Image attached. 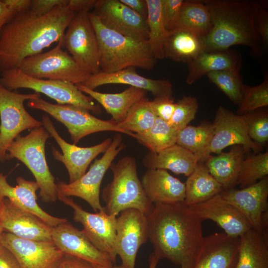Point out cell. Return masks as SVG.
Returning a JSON list of instances; mask_svg holds the SVG:
<instances>
[{
	"instance_id": "obj_40",
	"label": "cell",
	"mask_w": 268,
	"mask_h": 268,
	"mask_svg": "<svg viewBox=\"0 0 268 268\" xmlns=\"http://www.w3.org/2000/svg\"><path fill=\"white\" fill-rule=\"evenodd\" d=\"M239 69H227L208 73L209 80L215 84L234 104L241 100L245 84Z\"/></svg>"
},
{
	"instance_id": "obj_51",
	"label": "cell",
	"mask_w": 268,
	"mask_h": 268,
	"mask_svg": "<svg viewBox=\"0 0 268 268\" xmlns=\"http://www.w3.org/2000/svg\"><path fill=\"white\" fill-rule=\"evenodd\" d=\"M121 2L137 13L145 19L147 17L146 0H120Z\"/></svg>"
},
{
	"instance_id": "obj_24",
	"label": "cell",
	"mask_w": 268,
	"mask_h": 268,
	"mask_svg": "<svg viewBox=\"0 0 268 268\" xmlns=\"http://www.w3.org/2000/svg\"><path fill=\"white\" fill-rule=\"evenodd\" d=\"M109 84L130 85L150 92L155 98L172 97V84L167 79H153L139 75L135 67H128L115 72L100 71L91 75L83 83L86 87L94 90L97 87Z\"/></svg>"
},
{
	"instance_id": "obj_8",
	"label": "cell",
	"mask_w": 268,
	"mask_h": 268,
	"mask_svg": "<svg viewBox=\"0 0 268 268\" xmlns=\"http://www.w3.org/2000/svg\"><path fill=\"white\" fill-rule=\"evenodd\" d=\"M63 47L62 38L51 50L26 58L17 68L36 78L67 81L75 85L83 83L91 75L63 50Z\"/></svg>"
},
{
	"instance_id": "obj_58",
	"label": "cell",
	"mask_w": 268,
	"mask_h": 268,
	"mask_svg": "<svg viewBox=\"0 0 268 268\" xmlns=\"http://www.w3.org/2000/svg\"></svg>"
},
{
	"instance_id": "obj_6",
	"label": "cell",
	"mask_w": 268,
	"mask_h": 268,
	"mask_svg": "<svg viewBox=\"0 0 268 268\" xmlns=\"http://www.w3.org/2000/svg\"><path fill=\"white\" fill-rule=\"evenodd\" d=\"M50 136L43 126L34 128L25 136L18 135L8 146L5 155V159L16 158L29 169L39 186L41 200L46 203L58 199L55 178L45 156V144Z\"/></svg>"
},
{
	"instance_id": "obj_44",
	"label": "cell",
	"mask_w": 268,
	"mask_h": 268,
	"mask_svg": "<svg viewBox=\"0 0 268 268\" xmlns=\"http://www.w3.org/2000/svg\"><path fill=\"white\" fill-rule=\"evenodd\" d=\"M183 0H162V12L165 28L168 33L177 29Z\"/></svg>"
},
{
	"instance_id": "obj_19",
	"label": "cell",
	"mask_w": 268,
	"mask_h": 268,
	"mask_svg": "<svg viewBox=\"0 0 268 268\" xmlns=\"http://www.w3.org/2000/svg\"><path fill=\"white\" fill-rule=\"evenodd\" d=\"M94 13L108 28L133 38L147 40L146 19L120 0H97Z\"/></svg>"
},
{
	"instance_id": "obj_42",
	"label": "cell",
	"mask_w": 268,
	"mask_h": 268,
	"mask_svg": "<svg viewBox=\"0 0 268 268\" xmlns=\"http://www.w3.org/2000/svg\"><path fill=\"white\" fill-rule=\"evenodd\" d=\"M250 138L263 146L268 141V112L265 108L244 115Z\"/></svg>"
},
{
	"instance_id": "obj_55",
	"label": "cell",
	"mask_w": 268,
	"mask_h": 268,
	"mask_svg": "<svg viewBox=\"0 0 268 268\" xmlns=\"http://www.w3.org/2000/svg\"><path fill=\"white\" fill-rule=\"evenodd\" d=\"M94 268H125L122 265L120 266H113L112 267H106L94 265Z\"/></svg>"
},
{
	"instance_id": "obj_35",
	"label": "cell",
	"mask_w": 268,
	"mask_h": 268,
	"mask_svg": "<svg viewBox=\"0 0 268 268\" xmlns=\"http://www.w3.org/2000/svg\"><path fill=\"white\" fill-rule=\"evenodd\" d=\"M213 134L214 127L211 123L187 126L178 131L176 144L194 153L199 162H202L207 158V150Z\"/></svg>"
},
{
	"instance_id": "obj_57",
	"label": "cell",
	"mask_w": 268,
	"mask_h": 268,
	"mask_svg": "<svg viewBox=\"0 0 268 268\" xmlns=\"http://www.w3.org/2000/svg\"><path fill=\"white\" fill-rule=\"evenodd\" d=\"M1 201H1V200H0V203H1Z\"/></svg>"
},
{
	"instance_id": "obj_25",
	"label": "cell",
	"mask_w": 268,
	"mask_h": 268,
	"mask_svg": "<svg viewBox=\"0 0 268 268\" xmlns=\"http://www.w3.org/2000/svg\"><path fill=\"white\" fill-rule=\"evenodd\" d=\"M17 185H10L6 177L0 173V200L6 198L16 207L35 215L51 227L56 226L67 220L53 216L44 211L37 202L36 191L39 189L36 181L22 177L16 178Z\"/></svg>"
},
{
	"instance_id": "obj_43",
	"label": "cell",
	"mask_w": 268,
	"mask_h": 268,
	"mask_svg": "<svg viewBox=\"0 0 268 268\" xmlns=\"http://www.w3.org/2000/svg\"><path fill=\"white\" fill-rule=\"evenodd\" d=\"M199 108L197 99L192 96H184L176 102V108L168 124L179 131L195 118Z\"/></svg>"
},
{
	"instance_id": "obj_3",
	"label": "cell",
	"mask_w": 268,
	"mask_h": 268,
	"mask_svg": "<svg viewBox=\"0 0 268 268\" xmlns=\"http://www.w3.org/2000/svg\"><path fill=\"white\" fill-rule=\"evenodd\" d=\"M211 18L209 33L202 38L206 52L243 45L259 52L261 44L255 25L258 10L266 2L256 0H204Z\"/></svg>"
},
{
	"instance_id": "obj_47",
	"label": "cell",
	"mask_w": 268,
	"mask_h": 268,
	"mask_svg": "<svg viewBox=\"0 0 268 268\" xmlns=\"http://www.w3.org/2000/svg\"><path fill=\"white\" fill-rule=\"evenodd\" d=\"M255 25L261 44L266 48L268 45V12L266 7L260 8L257 11Z\"/></svg>"
},
{
	"instance_id": "obj_2",
	"label": "cell",
	"mask_w": 268,
	"mask_h": 268,
	"mask_svg": "<svg viewBox=\"0 0 268 268\" xmlns=\"http://www.w3.org/2000/svg\"><path fill=\"white\" fill-rule=\"evenodd\" d=\"M75 14L61 6L42 16L29 9L14 15L0 33V74L60 41Z\"/></svg>"
},
{
	"instance_id": "obj_37",
	"label": "cell",
	"mask_w": 268,
	"mask_h": 268,
	"mask_svg": "<svg viewBox=\"0 0 268 268\" xmlns=\"http://www.w3.org/2000/svg\"><path fill=\"white\" fill-rule=\"evenodd\" d=\"M178 132L168 123L157 117L149 130L142 134H134V138L150 152L158 153L176 144Z\"/></svg>"
},
{
	"instance_id": "obj_1",
	"label": "cell",
	"mask_w": 268,
	"mask_h": 268,
	"mask_svg": "<svg viewBox=\"0 0 268 268\" xmlns=\"http://www.w3.org/2000/svg\"><path fill=\"white\" fill-rule=\"evenodd\" d=\"M147 217L148 239L159 260L192 268L202 244V221L184 201L154 204Z\"/></svg>"
},
{
	"instance_id": "obj_52",
	"label": "cell",
	"mask_w": 268,
	"mask_h": 268,
	"mask_svg": "<svg viewBox=\"0 0 268 268\" xmlns=\"http://www.w3.org/2000/svg\"><path fill=\"white\" fill-rule=\"evenodd\" d=\"M8 7L15 14L28 10L31 0H3Z\"/></svg>"
},
{
	"instance_id": "obj_5",
	"label": "cell",
	"mask_w": 268,
	"mask_h": 268,
	"mask_svg": "<svg viewBox=\"0 0 268 268\" xmlns=\"http://www.w3.org/2000/svg\"><path fill=\"white\" fill-rule=\"evenodd\" d=\"M113 173L112 181L102 190L105 203L103 210L115 216L127 209L135 208L146 216L154 207L146 197L139 179L135 158L126 156L110 167Z\"/></svg>"
},
{
	"instance_id": "obj_29",
	"label": "cell",
	"mask_w": 268,
	"mask_h": 268,
	"mask_svg": "<svg viewBox=\"0 0 268 268\" xmlns=\"http://www.w3.org/2000/svg\"><path fill=\"white\" fill-rule=\"evenodd\" d=\"M199 162L194 153L177 144L158 153L149 151L142 159V164L147 169L169 170L187 177Z\"/></svg>"
},
{
	"instance_id": "obj_32",
	"label": "cell",
	"mask_w": 268,
	"mask_h": 268,
	"mask_svg": "<svg viewBox=\"0 0 268 268\" xmlns=\"http://www.w3.org/2000/svg\"><path fill=\"white\" fill-rule=\"evenodd\" d=\"M236 268H268L267 234L251 229L240 237Z\"/></svg>"
},
{
	"instance_id": "obj_14",
	"label": "cell",
	"mask_w": 268,
	"mask_h": 268,
	"mask_svg": "<svg viewBox=\"0 0 268 268\" xmlns=\"http://www.w3.org/2000/svg\"><path fill=\"white\" fill-rule=\"evenodd\" d=\"M218 196L221 200L237 208L252 229L268 234V176L244 188L223 190Z\"/></svg>"
},
{
	"instance_id": "obj_53",
	"label": "cell",
	"mask_w": 268,
	"mask_h": 268,
	"mask_svg": "<svg viewBox=\"0 0 268 268\" xmlns=\"http://www.w3.org/2000/svg\"><path fill=\"white\" fill-rule=\"evenodd\" d=\"M15 15L8 7L3 0H0V33L4 25Z\"/></svg>"
},
{
	"instance_id": "obj_20",
	"label": "cell",
	"mask_w": 268,
	"mask_h": 268,
	"mask_svg": "<svg viewBox=\"0 0 268 268\" xmlns=\"http://www.w3.org/2000/svg\"><path fill=\"white\" fill-rule=\"evenodd\" d=\"M0 224L4 231L21 238L38 241H52V227L34 214L3 199L0 205Z\"/></svg>"
},
{
	"instance_id": "obj_38",
	"label": "cell",
	"mask_w": 268,
	"mask_h": 268,
	"mask_svg": "<svg viewBox=\"0 0 268 268\" xmlns=\"http://www.w3.org/2000/svg\"><path fill=\"white\" fill-rule=\"evenodd\" d=\"M156 118L150 101L144 97L131 107L123 121L116 125L123 130L139 134L149 130Z\"/></svg>"
},
{
	"instance_id": "obj_49",
	"label": "cell",
	"mask_w": 268,
	"mask_h": 268,
	"mask_svg": "<svg viewBox=\"0 0 268 268\" xmlns=\"http://www.w3.org/2000/svg\"><path fill=\"white\" fill-rule=\"evenodd\" d=\"M0 268H21L12 253L6 248H0Z\"/></svg>"
},
{
	"instance_id": "obj_15",
	"label": "cell",
	"mask_w": 268,
	"mask_h": 268,
	"mask_svg": "<svg viewBox=\"0 0 268 268\" xmlns=\"http://www.w3.org/2000/svg\"><path fill=\"white\" fill-rule=\"evenodd\" d=\"M116 251L125 268H135L140 247L148 239L146 216L135 208L121 211L116 219Z\"/></svg>"
},
{
	"instance_id": "obj_45",
	"label": "cell",
	"mask_w": 268,
	"mask_h": 268,
	"mask_svg": "<svg viewBox=\"0 0 268 268\" xmlns=\"http://www.w3.org/2000/svg\"><path fill=\"white\" fill-rule=\"evenodd\" d=\"M150 106L157 117L168 123L176 108L173 97H156L150 101Z\"/></svg>"
},
{
	"instance_id": "obj_10",
	"label": "cell",
	"mask_w": 268,
	"mask_h": 268,
	"mask_svg": "<svg viewBox=\"0 0 268 268\" xmlns=\"http://www.w3.org/2000/svg\"><path fill=\"white\" fill-rule=\"evenodd\" d=\"M40 94L16 93L0 83V161L5 160L7 149L19 134L27 129L43 126L26 110V100L40 98Z\"/></svg>"
},
{
	"instance_id": "obj_50",
	"label": "cell",
	"mask_w": 268,
	"mask_h": 268,
	"mask_svg": "<svg viewBox=\"0 0 268 268\" xmlns=\"http://www.w3.org/2000/svg\"><path fill=\"white\" fill-rule=\"evenodd\" d=\"M97 0H68L67 6L75 13L94 8Z\"/></svg>"
},
{
	"instance_id": "obj_27",
	"label": "cell",
	"mask_w": 268,
	"mask_h": 268,
	"mask_svg": "<svg viewBox=\"0 0 268 268\" xmlns=\"http://www.w3.org/2000/svg\"><path fill=\"white\" fill-rule=\"evenodd\" d=\"M242 59L235 50L206 52L189 62V72L186 82L192 84L208 73L227 69H240Z\"/></svg>"
},
{
	"instance_id": "obj_23",
	"label": "cell",
	"mask_w": 268,
	"mask_h": 268,
	"mask_svg": "<svg viewBox=\"0 0 268 268\" xmlns=\"http://www.w3.org/2000/svg\"><path fill=\"white\" fill-rule=\"evenodd\" d=\"M189 207L202 221H213L229 236L240 238L252 229L240 211L233 205L221 200L218 195Z\"/></svg>"
},
{
	"instance_id": "obj_18",
	"label": "cell",
	"mask_w": 268,
	"mask_h": 268,
	"mask_svg": "<svg viewBox=\"0 0 268 268\" xmlns=\"http://www.w3.org/2000/svg\"><path fill=\"white\" fill-rule=\"evenodd\" d=\"M1 244L12 253L21 268H57L65 255L53 241L25 239L7 232L2 234Z\"/></svg>"
},
{
	"instance_id": "obj_22",
	"label": "cell",
	"mask_w": 268,
	"mask_h": 268,
	"mask_svg": "<svg viewBox=\"0 0 268 268\" xmlns=\"http://www.w3.org/2000/svg\"><path fill=\"white\" fill-rule=\"evenodd\" d=\"M240 238L225 233L204 237L192 268H236Z\"/></svg>"
},
{
	"instance_id": "obj_41",
	"label": "cell",
	"mask_w": 268,
	"mask_h": 268,
	"mask_svg": "<svg viewBox=\"0 0 268 268\" xmlns=\"http://www.w3.org/2000/svg\"><path fill=\"white\" fill-rule=\"evenodd\" d=\"M268 106V78L266 76L263 82L251 87L244 85L242 97L238 104L236 114L244 115Z\"/></svg>"
},
{
	"instance_id": "obj_46",
	"label": "cell",
	"mask_w": 268,
	"mask_h": 268,
	"mask_svg": "<svg viewBox=\"0 0 268 268\" xmlns=\"http://www.w3.org/2000/svg\"><path fill=\"white\" fill-rule=\"evenodd\" d=\"M68 0H31L30 11L35 15L42 16L57 6H67Z\"/></svg>"
},
{
	"instance_id": "obj_26",
	"label": "cell",
	"mask_w": 268,
	"mask_h": 268,
	"mask_svg": "<svg viewBox=\"0 0 268 268\" xmlns=\"http://www.w3.org/2000/svg\"><path fill=\"white\" fill-rule=\"evenodd\" d=\"M144 192L153 203L184 201L185 184L161 169H147L140 181Z\"/></svg>"
},
{
	"instance_id": "obj_17",
	"label": "cell",
	"mask_w": 268,
	"mask_h": 268,
	"mask_svg": "<svg viewBox=\"0 0 268 268\" xmlns=\"http://www.w3.org/2000/svg\"><path fill=\"white\" fill-rule=\"evenodd\" d=\"M214 134L208 145L207 157L211 153L219 154L230 146L240 145L248 152L258 153L263 146L253 141L249 136L244 115H239L220 106L213 123Z\"/></svg>"
},
{
	"instance_id": "obj_16",
	"label": "cell",
	"mask_w": 268,
	"mask_h": 268,
	"mask_svg": "<svg viewBox=\"0 0 268 268\" xmlns=\"http://www.w3.org/2000/svg\"><path fill=\"white\" fill-rule=\"evenodd\" d=\"M42 123L44 128L55 139L62 150V154L52 147V154L54 158L62 162L67 168L69 183L75 181L83 175L91 161L100 153H104L112 141V138L109 137L94 146L79 147L65 141L60 136L48 116H43Z\"/></svg>"
},
{
	"instance_id": "obj_33",
	"label": "cell",
	"mask_w": 268,
	"mask_h": 268,
	"mask_svg": "<svg viewBox=\"0 0 268 268\" xmlns=\"http://www.w3.org/2000/svg\"><path fill=\"white\" fill-rule=\"evenodd\" d=\"M185 184L184 202L188 206L208 200L223 190L202 162L198 163Z\"/></svg>"
},
{
	"instance_id": "obj_12",
	"label": "cell",
	"mask_w": 268,
	"mask_h": 268,
	"mask_svg": "<svg viewBox=\"0 0 268 268\" xmlns=\"http://www.w3.org/2000/svg\"><path fill=\"white\" fill-rule=\"evenodd\" d=\"M89 11L76 13L63 38V46L76 63L90 75L101 71L100 50Z\"/></svg>"
},
{
	"instance_id": "obj_11",
	"label": "cell",
	"mask_w": 268,
	"mask_h": 268,
	"mask_svg": "<svg viewBox=\"0 0 268 268\" xmlns=\"http://www.w3.org/2000/svg\"><path fill=\"white\" fill-rule=\"evenodd\" d=\"M125 147L122 134H116L103 156L96 159L80 178L68 184L64 182L56 184L58 195L78 197L86 201L95 212L101 210L100 192L102 180L114 159Z\"/></svg>"
},
{
	"instance_id": "obj_31",
	"label": "cell",
	"mask_w": 268,
	"mask_h": 268,
	"mask_svg": "<svg viewBox=\"0 0 268 268\" xmlns=\"http://www.w3.org/2000/svg\"><path fill=\"white\" fill-rule=\"evenodd\" d=\"M205 50L201 37L180 29L168 33L164 46V58L187 64Z\"/></svg>"
},
{
	"instance_id": "obj_30",
	"label": "cell",
	"mask_w": 268,
	"mask_h": 268,
	"mask_svg": "<svg viewBox=\"0 0 268 268\" xmlns=\"http://www.w3.org/2000/svg\"><path fill=\"white\" fill-rule=\"evenodd\" d=\"M246 153L243 146L234 145L228 152L209 155L203 164L223 190H228L237 185L240 165Z\"/></svg>"
},
{
	"instance_id": "obj_4",
	"label": "cell",
	"mask_w": 268,
	"mask_h": 268,
	"mask_svg": "<svg viewBox=\"0 0 268 268\" xmlns=\"http://www.w3.org/2000/svg\"><path fill=\"white\" fill-rule=\"evenodd\" d=\"M89 17L95 31L100 50L101 71L115 72L128 67L151 70L157 60L147 40L128 37L105 26L92 12Z\"/></svg>"
},
{
	"instance_id": "obj_7",
	"label": "cell",
	"mask_w": 268,
	"mask_h": 268,
	"mask_svg": "<svg viewBox=\"0 0 268 268\" xmlns=\"http://www.w3.org/2000/svg\"><path fill=\"white\" fill-rule=\"evenodd\" d=\"M0 83L9 90L27 88L44 94L59 104L78 106L99 114L100 107L93 99L81 92L75 84L67 81L39 79L30 76L15 68L1 73Z\"/></svg>"
},
{
	"instance_id": "obj_39",
	"label": "cell",
	"mask_w": 268,
	"mask_h": 268,
	"mask_svg": "<svg viewBox=\"0 0 268 268\" xmlns=\"http://www.w3.org/2000/svg\"><path fill=\"white\" fill-rule=\"evenodd\" d=\"M268 175V152L245 158L241 162L237 185L240 189L251 186Z\"/></svg>"
},
{
	"instance_id": "obj_13",
	"label": "cell",
	"mask_w": 268,
	"mask_h": 268,
	"mask_svg": "<svg viewBox=\"0 0 268 268\" xmlns=\"http://www.w3.org/2000/svg\"><path fill=\"white\" fill-rule=\"evenodd\" d=\"M58 199L72 208L73 220L82 225V230L92 245L115 264L117 216L107 214L103 209L95 213L89 212L67 197L58 195Z\"/></svg>"
},
{
	"instance_id": "obj_36",
	"label": "cell",
	"mask_w": 268,
	"mask_h": 268,
	"mask_svg": "<svg viewBox=\"0 0 268 268\" xmlns=\"http://www.w3.org/2000/svg\"><path fill=\"white\" fill-rule=\"evenodd\" d=\"M147 6L148 42L155 59L164 58V46L168 34L163 19L162 0H146Z\"/></svg>"
},
{
	"instance_id": "obj_9",
	"label": "cell",
	"mask_w": 268,
	"mask_h": 268,
	"mask_svg": "<svg viewBox=\"0 0 268 268\" xmlns=\"http://www.w3.org/2000/svg\"><path fill=\"white\" fill-rule=\"evenodd\" d=\"M27 105L31 108L49 114L63 123L67 128L74 144L85 136L100 132H116L134 136V133L121 129L111 120L99 119L88 110L78 106L52 104L40 98L28 100Z\"/></svg>"
},
{
	"instance_id": "obj_48",
	"label": "cell",
	"mask_w": 268,
	"mask_h": 268,
	"mask_svg": "<svg viewBox=\"0 0 268 268\" xmlns=\"http://www.w3.org/2000/svg\"><path fill=\"white\" fill-rule=\"evenodd\" d=\"M57 268H94V265L83 259L65 254Z\"/></svg>"
},
{
	"instance_id": "obj_21",
	"label": "cell",
	"mask_w": 268,
	"mask_h": 268,
	"mask_svg": "<svg viewBox=\"0 0 268 268\" xmlns=\"http://www.w3.org/2000/svg\"><path fill=\"white\" fill-rule=\"evenodd\" d=\"M52 241L64 254L87 261L93 265L112 267L110 257L98 250L83 230L74 227L68 221L52 227Z\"/></svg>"
},
{
	"instance_id": "obj_56",
	"label": "cell",
	"mask_w": 268,
	"mask_h": 268,
	"mask_svg": "<svg viewBox=\"0 0 268 268\" xmlns=\"http://www.w3.org/2000/svg\"><path fill=\"white\" fill-rule=\"evenodd\" d=\"M4 232V229L3 227H2L1 225L0 224V248L2 247L1 244V236L2 233Z\"/></svg>"
},
{
	"instance_id": "obj_34",
	"label": "cell",
	"mask_w": 268,
	"mask_h": 268,
	"mask_svg": "<svg viewBox=\"0 0 268 268\" xmlns=\"http://www.w3.org/2000/svg\"><path fill=\"white\" fill-rule=\"evenodd\" d=\"M211 28L210 15L202 0H184L177 29L185 30L203 38Z\"/></svg>"
},
{
	"instance_id": "obj_28",
	"label": "cell",
	"mask_w": 268,
	"mask_h": 268,
	"mask_svg": "<svg viewBox=\"0 0 268 268\" xmlns=\"http://www.w3.org/2000/svg\"><path fill=\"white\" fill-rule=\"evenodd\" d=\"M82 93L97 101L112 116L111 120L117 124L123 121L131 107L144 97L147 91L130 86L117 93H102L90 89L81 84H76Z\"/></svg>"
},
{
	"instance_id": "obj_54",
	"label": "cell",
	"mask_w": 268,
	"mask_h": 268,
	"mask_svg": "<svg viewBox=\"0 0 268 268\" xmlns=\"http://www.w3.org/2000/svg\"><path fill=\"white\" fill-rule=\"evenodd\" d=\"M159 260L157 258L155 255L152 253L150 255L148 259L149 268H156Z\"/></svg>"
}]
</instances>
